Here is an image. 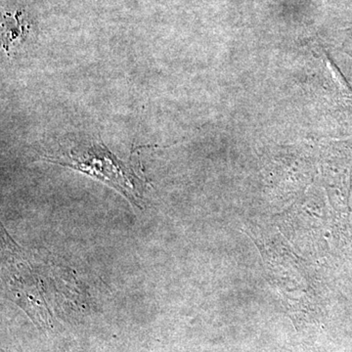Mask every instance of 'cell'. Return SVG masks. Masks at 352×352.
<instances>
[{
	"instance_id": "obj_1",
	"label": "cell",
	"mask_w": 352,
	"mask_h": 352,
	"mask_svg": "<svg viewBox=\"0 0 352 352\" xmlns=\"http://www.w3.org/2000/svg\"><path fill=\"white\" fill-rule=\"evenodd\" d=\"M44 160L107 183L136 207L144 203L143 193L148 183L145 176L135 164L124 163L103 143L76 146L60 156H46Z\"/></svg>"
},
{
	"instance_id": "obj_2",
	"label": "cell",
	"mask_w": 352,
	"mask_h": 352,
	"mask_svg": "<svg viewBox=\"0 0 352 352\" xmlns=\"http://www.w3.org/2000/svg\"><path fill=\"white\" fill-rule=\"evenodd\" d=\"M322 177L333 207L342 217L351 214L352 138L333 140L320 148Z\"/></svg>"
},
{
	"instance_id": "obj_3",
	"label": "cell",
	"mask_w": 352,
	"mask_h": 352,
	"mask_svg": "<svg viewBox=\"0 0 352 352\" xmlns=\"http://www.w3.org/2000/svg\"><path fill=\"white\" fill-rule=\"evenodd\" d=\"M20 20L16 16L15 24L9 22L6 17V23H3V47L8 50L9 44L19 39L23 31L21 29Z\"/></svg>"
}]
</instances>
